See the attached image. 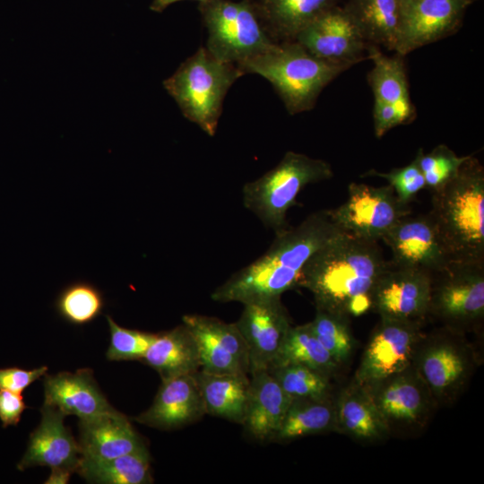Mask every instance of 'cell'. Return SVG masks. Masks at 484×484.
Returning <instances> with one entry per match:
<instances>
[{
    "mask_svg": "<svg viewBox=\"0 0 484 484\" xmlns=\"http://www.w3.org/2000/svg\"><path fill=\"white\" fill-rule=\"evenodd\" d=\"M341 233L330 210L311 213L298 226L276 233L268 250L216 288L212 299L245 304L279 298L300 287L311 256Z\"/></svg>",
    "mask_w": 484,
    "mask_h": 484,
    "instance_id": "6da1fadb",
    "label": "cell"
},
{
    "mask_svg": "<svg viewBox=\"0 0 484 484\" xmlns=\"http://www.w3.org/2000/svg\"><path fill=\"white\" fill-rule=\"evenodd\" d=\"M388 265L377 241L341 233L308 260L300 287L313 295L316 310L359 316L373 306V291Z\"/></svg>",
    "mask_w": 484,
    "mask_h": 484,
    "instance_id": "7a4b0ae2",
    "label": "cell"
},
{
    "mask_svg": "<svg viewBox=\"0 0 484 484\" xmlns=\"http://www.w3.org/2000/svg\"><path fill=\"white\" fill-rule=\"evenodd\" d=\"M435 224L452 261L484 264V169L472 156L458 174L431 191Z\"/></svg>",
    "mask_w": 484,
    "mask_h": 484,
    "instance_id": "3957f363",
    "label": "cell"
},
{
    "mask_svg": "<svg viewBox=\"0 0 484 484\" xmlns=\"http://www.w3.org/2000/svg\"><path fill=\"white\" fill-rule=\"evenodd\" d=\"M238 67L243 74L266 79L291 115L312 109L322 91L348 69L316 57L295 40L275 43Z\"/></svg>",
    "mask_w": 484,
    "mask_h": 484,
    "instance_id": "277c9868",
    "label": "cell"
},
{
    "mask_svg": "<svg viewBox=\"0 0 484 484\" xmlns=\"http://www.w3.org/2000/svg\"><path fill=\"white\" fill-rule=\"evenodd\" d=\"M242 75L236 65L220 61L200 48L163 82V86L184 117L213 136L225 96Z\"/></svg>",
    "mask_w": 484,
    "mask_h": 484,
    "instance_id": "5b68a950",
    "label": "cell"
},
{
    "mask_svg": "<svg viewBox=\"0 0 484 484\" xmlns=\"http://www.w3.org/2000/svg\"><path fill=\"white\" fill-rule=\"evenodd\" d=\"M333 176L327 161L288 151L274 168L244 185L243 204L276 234L288 228V211L303 188Z\"/></svg>",
    "mask_w": 484,
    "mask_h": 484,
    "instance_id": "8992f818",
    "label": "cell"
},
{
    "mask_svg": "<svg viewBox=\"0 0 484 484\" xmlns=\"http://www.w3.org/2000/svg\"><path fill=\"white\" fill-rule=\"evenodd\" d=\"M199 9L208 33L205 48L220 61L238 66L276 43L251 0H207Z\"/></svg>",
    "mask_w": 484,
    "mask_h": 484,
    "instance_id": "52a82bcc",
    "label": "cell"
},
{
    "mask_svg": "<svg viewBox=\"0 0 484 484\" xmlns=\"http://www.w3.org/2000/svg\"><path fill=\"white\" fill-rule=\"evenodd\" d=\"M330 211L344 233L377 242L411 213L409 204L397 198L390 185L373 186L356 182L349 185L346 201Z\"/></svg>",
    "mask_w": 484,
    "mask_h": 484,
    "instance_id": "ba28073f",
    "label": "cell"
},
{
    "mask_svg": "<svg viewBox=\"0 0 484 484\" xmlns=\"http://www.w3.org/2000/svg\"><path fill=\"white\" fill-rule=\"evenodd\" d=\"M450 324H468L484 315V264L452 261L432 275L428 314Z\"/></svg>",
    "mask_w": 484,
    "mask_h": 484,
    "instance_id": "9c48e42d",
    "label": "cell"
},
{
    "mask_svg": "<svg viewBox=\"0 0 484 484\" xmlns=\"http://www.w3.org/2000/svg\"><path fill=\"white\" fill-rule=\"evenodd\" d=\"M420 338L419 322L381 317L362 357L357 383L368 386L410 367Z\"/></svg>",
    "mask_w": 484,
    "mask_h": 484,
    "instance_id": "30bf717a",
    "label": "cell"
},
{
    "mask_svg": "<svg viewBox=\"0 0 484 484\" xmlns=\"http://www.w3.org/2000/svg\"><path fill=\"white\" fill-rule=\"evenodd\" d=\"M294 40L316 57L348 68L369 56L370 45L352 17L336 5L315 18Z\"/></svg>",
    "mask_w": 484,
    "mask_h": 484,
    "instance_id": "8fae6325",
    "label": "cell"
},
{
    "mask_svg": "<svg viewBox=\"0 0 484 484\" xmlns=\"http://www.w3.org/2000/svg\"><path fill=\"white\" fill-rule=\"evenodd\" d=\"M243 305V311L235 324L248 350L249 375L269 370L291 327L288 312L281 297Z\"/></svg>",
    "mask_w": 484,
    "mask_h": 484,
    "instance_id": "7c38bea8",
    "label": "cell"
},
{
    "mask_svg": "<svg viewBox=\"0 0 484 484\" xmlns=\"http://www.w3.org/2000/svg\"><path fill=\"white\" fill-rule=\"evenodd\" d=\"M389 246V262L430 273L442 271L452 259L430 216H404L382 238Z\"/></svg>",
    "mask_w": 484,
    "mask_h": 484,
    "instance_id": "4fadbf2b",
    "label": "cell"
},
{
    "mask_svg": "<svg viewBox=\"0 0 484 484\" xmlns=\"http://www.w3.org/2000/svg\"><path fill=\"white\" fill-rule=\"evenodd\" d=\"M469 4L462 0H406L394 52L405 56L454 33Z\"/></svg>",
    "mask_w": 484,
    "mask_h": 484,
    "instance_id": "5bb4252c",
    "label": "cell"
},
{
    "mask_svg": "<svg viewBox=\"0 0 484 484\" xmlns=\"http://www.w3.org/2000/svg\"><path fill=\"white\" fill-rule=\"evenodd\" d=\"M432 275L399 267L388 261L373 291V306L381 317L421 321L428 314Z\"/></svg>",
    "mask_w": 484,
    "mask_h": 484,
    "instance_id": "9a60e30c",
    "label": "cell"
},
{
    "mask_svg": "<svg viewBox=\"0 0 484 484\" xmlns=\"http://www.w3.org/2000/svg\"><path fill=\"white\" fill-rule=\"evenodd\" d=\"M182 321L196 341L201 370L249 375L248 350L235 323L202 315H185Z\"/></svg>",
    "mask_w": 484,
    "mask_h": 484,
    "instance_id": "2e32d148",
    "label": "cell"
},
{
    "mask_svg": "<svg viewBox=\"0 0 484 484\" xmlns=\"http://www.w3.org/2000/svg\"><path fill=\"white\" fill-rule=\"evenodd\" d=\"M41 419L30 435L24 455L17 469L48 466L52 472L71 475L76 471L81 459L78 442L64 424L65 415L57 408L44 404L40 409Z\"/></svg>",
    "mask_w": 484,
    "mask_h": 484,
    "instance_id": "e0dca14e",
    "label": "cell"
},
{
    "mask_svg": "<svg viewBox=\"0 0 484 484\" xmlns=\"http://www.w3.org/2000/svg\"><path fill=\"white\" fill-rule=\"evenodd\" d=\"M204 414L194 373L163 380L152 404L134 420L151 428L170 430L191 424Z\"/></svg>",
    "mask_w": 484,
    "mask_h": 484,
    "instance_id": "ac0fdd59",
    "label": "cell"
},
{
    "mask_svg": "<svg viewBox=\"0 0 484 484\" xmlns=\"http://www.w3.org/2000/svg\"><path fill=\"white\" fill-rule=\"evenodd\" d=\"M44 404L57 408L65 416L75 415L88 419L114 411L99 390L92 371L60 372L44 376Z\"/></svg>",
    "mask_w": 484,
    "mask_h": 484,
    "instance_id": "d6986e66",
    "label": "cell"
},
{
    "mask_svg": "<svg viewBox=\"0 0 484 484\" xmlns=\"http://www.w3.org/2000/svg\"><path fill=\"white\" fill-rule=\"evenodd\" d=\"M81 457L108 460L147 448L127 417L118 411L79 419Z\"/></svg>",
    "mask_w": 484,
    "mask_h": 484,
    "instance_id": "ffe728a7",
    "label": "cell"
},
{
    "mask_svg": "<svg viewBox=\"0 0 484 484\" xmlns=\"http://www.w3.org/2000/svg\"><path fill=\"white\" fill-rule=\"evenodd\" d=\"M364 387L387 424L415 422L427 410V385L418 372L409 367Z\"/></svg>",
    "mask_w": 484,
    "mask_h": 484,
    "instance_id": "44dd1931",
    "label": "cell"
},
{
    "mask_svg": "<svg viewBox=\"0 0 484 484\" xmlns=\"http://www.w3.org/2000/svg\"><path fill=\"white\" fill-rule=\"evenodd\" d=\"M249 376L248 400L242 425L256 440L274 439L292 399L269 370L256 371Z\"/></svg>",
    "mask_w": 484,
    "mask_h": 484,
    "instance_id": "7402d4cb",
    "label": "cell"
},
{
    "mask_svg": "<svg viewBox=\"0 0 484 484\" xmlns=\"http://www.w3.org/2000/svg\"><path fill=\"white\" fill-rule=\"evenodd\" d=\"M141 360L156 370L162 381L201 369L196 341L184 324L156 333Z\"/></svg>",
    "mask_w": 484,
    "mask_h": 484,
    "instance_id": "603a6c76",
    "label": "cell"
},
{
    "mask_svg": "<svg viewBox=\"0 0 484 484\" xmlns=\"http://www.w3.org/2000/svg\"><path fill=\"white\" fill-rule=\"evenodd\" d=\"M195 377L206 414L243 424L250 386L249 375L199 370Z\"/></svg>",
    "mask_w": 484,
    "mask_h": 484,
    "instance_id": "cb8c5ba5",
    "label": "cell"
},
{
    "mask_svg": "<svg viewBox=\"0 0 484 484\" xmlns=\"http://www.w3.org/2000/svg\"><path fill=\"white\" fill-rule=\"evenodd\" d=\"M252 1V0H251ZM268 34L276 43L294 40L297 34L336 0L252 1Z\"/></svg>",
    "mask_w": 484,
    "mask_h": 484,
    "instance_id": "d4e9b609",
    "label": "cell"
},
{
    "mask_svg": "<svg viewBox=\"0 0 484 484\" xmlns=\"http://www.w3.org/2000/svg\"><path fill=\"white\" fill-rule=\"evenodd\" d=\"M368 58L373 66L368 73V82L375 100L393 106L406 124L411 122L416 112L410 97L409 84L402 56H386L375 46L368 49Z\"/></svg>",
    "mask_w": 484,
    "mask_h": 484,
    "instance_id": "484cf974",
    "label": "cell"
},
{
    "mask_svg": "<svg viewBox=\"0 0 484 484\" xmlns=\"http://www.w3.org/2000/svg\"><path fill=\"white\" fill-rule=\"evenodd\" d=\"M345 9L368 45L394 51L402 20L400 0H350Z\"/></svg>",
    "mask_w": 484,
    "mask_h": 484,
    "instance_id": "4316f807",
    "label": "cell"
},
{
    "mask_svg": "<svg viewBox=\"0 0 484 484\" xmlns=\"http://www.w3.org/2000/svg\"><path fill=\"white\" fill-rule=\"evenodd\" d=\"M334 405L335 427L350 436L373 440L388 429L369 393L358 383L343 391Z\"/></svg>",
    "mask_w": 484,
    "mask_h": 484,
    "instance_id": "83f0119b",
    "label": "cell"
},
{
    "mask_svg": "<svg viewBox=\"0 0 484 484\" xmlns=\"http://www.w3.org/2000/svg\"><path fill=\"white\" fill-rule=\"evenodd\" d=\"M436 342L420 354L417 372L430 391L444 395L466 376L468 361L456 345L446 341Z\"/></svg>",
    "mask_w": 484,
    "mask_h": 484,
    "instance_id": "f1b7e54d",
    "label": "cell"
},
{
    "mask_svg": "<svg viewBox=\"0 0 484 484\" xmlns=\"http://www.w3.org/2000/svg\"><path fill=\"white\" fill-rule=\"evenodd\" d=\"M148 448L108 460L81 457L76 471L90 483L149 484L153 482Z\"/></svg>",
    "mask_w": 484,
    "mask_h": 484,
    "instance_id": "f546056e",
    "label": "cell"
},
{
    "mask_svg": "<svg viewBox=\"0 0 484 484\" xmlns=\"http://www.w3.org/2000/svg\"><path fill=\"white\" fill-rule=\"evenodd\" d=\"M335 427V405L328 396L293 399L287 410L277 440H293Z\"/></svg>",
    "mask_w": 484,
    "mask_h": 484,
    "instance_id": "4dcf8cb0",
    "label": "cell"
},
{
    "mask_svg": "<svg viewBox=\"0 0 484 484\" xmlns=\"http://www.w3.org/2000/svg\"><path fill=\"white\" fill-rule=\"evenodd\" d=\"M289 363L301 364L326 376L338 364L317 340L309 323L290 328L272 367Z\"/></svg>",
    "mask_w": 484,
    "mask_h": 484,
    "instance_id": "1f68e13d",
    "label": "cell"
},
{
    "mask_svg": "<svg viewBox=\"0 0 484 484\" xmlns=\"http://www.w3.org/2000/svg\"><path fill=\"white\" fill-rule=\"evenodd\" d=\"M105 301L93 284L76 281L65 287L56 300V309L66 322L82 325L92 322L102 312Z\"/></svg>",
    "mask_w": 484,
    "mask_h": 484,
    "instance_id": "d6a6232c",
    "label": "cell"
},
{
    "mask_svg": "<svg viewBox=\"0 0 484 484\" xmlns=\"http://www.w3.org/2000/svg\"><path fill=\"white\" fill-rule=\"evenodd\" d=\"M269 372L292 400L328 394V376L309 367L289 363L272 367Z\"/></svg>",
    "mask_w": 484,
    "mask_h": 484,
    "instance_id": "836d02e7",
    "label": "cell"
},
{
    "mask_svg": "<svg viewBox=\"0 0 484 484\" xmlns=\"http://www.w3.org/2000/svg\"><path fill=\"white\" fill-rule=\"evenodd\" d=\"M309 324L317 340L337 363L349 357L353 345L349 317L316 310Z\"/></svg>",
    "mask_w": 484,
    "mask_h": 484,
    "instance_id": "e575fe53",
    "label": "cell"
},
{
    "mask_svg": "<svg viewBox=\"0 0 484 484\" xmlns=\"http://www.w3.org/2000/svg\"><path fill=\"white\" fill-rule=\"evenodd\" d=\"M470 156H458L446 145L440 144L428 153L419 149L415 159L424 176L426 188L434 191L452 180Z\"/></svg>",
    "mask_w": 484,
    "mask_h": 484,
    "instance_id": "d590c367",
    "label": "cell"
},
{
    "mask_svg": "<svg viewBox=\"0 0 484 484\" xmlns=\"http://www.w3.org/2000/svg\"><path fill=\"white\" fill-rule=\"evenodd\" d=\"M110 332V343L106 357L111 361L141 360L156 333L127 329L106 315Z\"/></svg>",
    "mask_w": 484,
    "mask_h": 484,
    "instance_id": "8d00e7d4",
    "label": "cell"
},
{
    "mask_svg": "<svg viewBox=\"0 0 484 484\" xmlns=\"http://www.w3.org/2000/svg\"><path fill=\"white\" fill-rule=\"evenodd\" d=\"M364 175L385 179L393 187L397 198L405 204H409L419 191L426 188L425 178L416 159L410 164L393 169L389 172L370 169Z\"/></svg>",
    "mask_w": 484,
    "mask_h": 484,
    "instance_id": "74e56055",
    "label": "cell"
},
{
    "mask_svg": "<svg viewBox=\"0 0 484 484\" xmlns=\"http://www.w3.org/2000/svg\"><path fill=\"white\" fill-rule=\"evenodd\" d=\"M47 366L32 370H26L16 367L0 368V389L22 393L29 385L45 376Z\"/></svg>",
    "mask_w": 484,
    "mask_h": 484,
    "instance_id": "f35d334b",
    "label": "cell"
},
{
    "mask_svg": "<svg viewBox=\"0 0 484 484\" xmlns=\"http://www.w3.org/2000/svg\"><path fill=\"white\" fill-rule=\"evenodd\" d=\"M374 131L377 138L383 137L392 128L406 124L400 112L392 105L374 100Z\"/></svg>",
    "mask_w": 484,
    "mask_h": 484,
    "instance_id": "ab89813d",
    "label": "cell"
},
{
    "mask_svg": "<svg viewBox=\"0 0 484 484\" xmlns=\"http://www.w3.org/2000/svg\"><path fill=\"white\" fill-rule=\"evenodd\" d=\"M27 408L22 393L0 389V420L3 428L17 426Z\"/></svg>",
    "mask_w": 484,
    "mask_h": 484,
    "instance_id": "60d3db41",
    "label": "cell"
},
{
    "mask_svg": "<svg viewBox=\"0 0 484 484\" xmlns=\"http://www.w3.org/2000/svg\"><path fill=\"white\" fill-rule=\"evenodd\" d=\"M179 1H183V0H152L151 9L155 11V12H161L165 8H167L169 5H170V4H174V3L179 2ZM195 1H198L199 3H202V2H205L207 0H195Z\"/></svg>",
    "mask_w": 484,
    "mask_h": 484,
    "instance_id": "b9f144b4",
    "label": "cell"
},
{
    "mask_svg": "<svg viewBox=\"0 0 484 484\" xmlns=\"http://www.w3.org/2000/svg\"><path fill=\"white\" fill-rule=\"evenodd\" d=\"M464 1L465 3H467L468 4H472L473 2L477 1V0H462Z\"/></svg>",
    "mask_w": 484,
    "mask_h": 484,
    "instance_id": "7bdbcfd3",
    "label": "cell"
},
{
    "mask_svg": "<svg viewBox=\"0 0 484 484\" xmlns=\"http://www.w3.org/2000/svg\"><path fill=\"white\" fill-rule=\"evenodd\" d=\"M400 1H401V3H402V2H404V1H406V0H400Z\"/></svg>",
    "mask_w": 484,
    "mask_h": 484,
    "instance_id": "ee69618b",
    "label": "cell"
}]
</instances>
